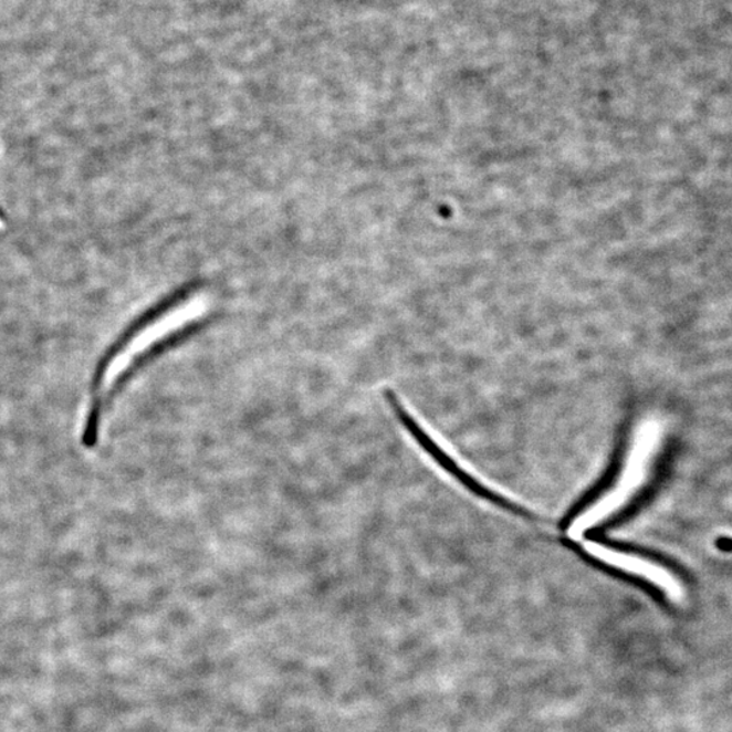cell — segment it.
I'll return each instance as SVG.
<instances>
[{"label": "cell", "mask_w": 732, "mask_h": 732, "mask_svg": "<svg viewBox=\"0 0 732 732\" xmlns=\"http://www.w3.org/2000/svg\"><path fill=\"white\" fill-rule=\"evenodd\" d=\"M0 228H3V221L0 219Z\"/></svg>", "instance_id": "3"}, {"label": "cell", "mask_w": 732, "mask_h": 732, "mask_svg": "<svg viewBox=\"0 0 732 732\" xmlns=\"http://www.w3.org/2000/svg\"><path fill=\"white\" fill-rule=\"evenodd\" d=\"M661 425L647 419L636 428L631 447L624 459L620 477L614 485L569 522L567 535L581 538L605 521L621 512L644 488L653 458L661 446Z\"/></svg>", "instance_id": "1"}, {"label": "cell", "mask_w": 732, "mask_h": 732, "mask_svg": "<svg viewBox=\"0 0 732 732\" xmlns=\"http://www.w3.org/2000/svg\"><path fill=\"white\" fill-rule=\"evenodd\" d=\"M586 554H589L594 560L602 562L605 566L619 569L621 573L632 575V577L641 578L648 582L659 590L666 594V597L671 602L680 604L686 598V589L668 568L661 566L652 561L646 560L644 556L631 554V552L616 550L598 542L587 540L584 543Z\"/></svg>", "instance_id": "2"}]
</instances>
